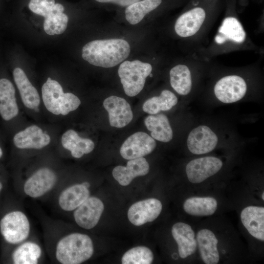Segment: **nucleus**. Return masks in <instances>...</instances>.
I'll use <instances>...</instances> for the list:
<instances>
[{"label": "nucleus", "mask_w": 264, "mask_h": 264, "mask_svg": "<svg viewBox=\"0 0 264 264\" xmlns=\"http://www.w3.org/2000/svg\"><path fill=\"white\" fill-rule=\"evenodd\" d=\"M130 51V44L123 39L94 40L83 46L82 56L93 66L110 68L125 60Z\"/></svg>", "instance_id": "1"}, {"label": "nucleus", "mask_w": 264, "mask_h": 264, "mask_svg": "<svg viewBox=\"0 0 264 264\" xmlns=\"http://www.w3.org/2000/svg\"><path fill=\"white\" fill-rule=\"evenodd\" d=\"M90 238L86 234L74 233L62 238L56 249V258L62 264H79L88 260L93 254Z\"/></svg>", "instance_id": "2"}, {"label": "nucleus", "mask_w": 264, "mask_h": 264, "mask_svg": "<svg viewBox=\"0 0 264 264\" xmlns=\"http://www.w3.org/2000/svg\"><path fill=\"white\" fill-rule=\"evenodd\" d=\"M42 98L46 109L55 115H66L80 106L79 98L70 92L64 93L61 85L48 77L42 88Z\"/></svg>", "instance_id": "3"}, {"label": "nucleus", "mask_w": 264, "mask_h": 264, "mask_svg": "<svg viewBox=\"0 0 264 264\" xmlns=\"http://www.w3.org/2000/svg\"><path fill=\"white\" fill-rule=\"evenodd\" d=\"M29 9L44 18V29L49 35H59L66 29L68 17L63 13L64 6L55 0H30Z\"/></svg>", "instance_id": "4"}, {"label": "nucleus", "mask_w": 264, "mask_h": 264, "mask_svg": "<svg viewBox=\"0 0 264 264\" xmlns=\"http://www.w3.org/2000/svg\"><path fill=\"white\" fill-rule=\"evenodd\" d=\"M151 64L139 60L125 61L119 66L118 73L126 94L137 95L143 89L146 78L151 74Z\"/></svg>", "instance_id": "5"}, {"label": "nucleus", "mask_w": 264, "mask_h": 264, "mask_svg": "<svg viewBox=\"0 0 264 264\" xmlns=\"http://www.w3.org/2000/svg\"><path fill=\"white\" fill-rule=\"evenodd\" d=\"M0 230L6 241L10 243L17 244L24 241L29 236L30 223L23 212L13 211L1 219Z\"/></svg>", "instance_id": "6"}, {"label": "nucleus", "mask_w": 264, "mask_h": 264, "mask_svg": "<svg viewBox=\"0 0 264 264\" xmlns=\"http://www.w3.org/2000/svg\"><path fill=\"white\" fill-rule=\"evenodd\" d=\"M247 90L244 80L238 75H229L220 79L214 87L217 99L224 103H232L242 99Z\"/></svg>", "instance_id": "7"}, {"label": "nucleus", "mask_w": 264, "mask_h": 264, "mask_svg": "<svg viewBox=\"0 0 264 264\" xmlns=\"http://www.w3.org/2000/svg\"><path fill=\"white\" fill-rule=\"evenodd\" d=\"M156 146L154 139L147 133L136 132L128 137L121 145L120 153L127 160L143 157L151 153Z\"/></svg>", "instance_id": "8"}, {"label": "nucleus", "mask_w": 264, "mask_h": 264, "mask_svg": "<svg viewBox=\"0 0 264 264\" xmlns=\"http://www.w3.org/2000/svg\"><path fill=\"white\" fill-rule=\"evenodd\" d=\"M222 161L214 156H205L190 161L186 166L187 177L194 184L201 183L217 174L222 167Z\"/></svg>", "instance_id": "9"}, {"label": "nucleus", "mask_w": 264, "mask_h": 264, "mask_svg": "<svg viewBox=\"0 0 264 264\" xmlns=\"http://www.w3.org/2000/svg\"><path fill=\"white\" fill-rule=\"evenodd\" d=\"M162 209V203L158 199H146L131 206L128 211V218L132 224L141 226L156 219Z\"/></svg>", "instance_id": "10"}, {"label": "nucleus", "mask_w": 264, "mask_h": 264, "mask_svg": "<svg viewBox=\"0 0 264 264\" xmlns=\"http://www.w3.org/2000/svg\"><path fill=\"white\" fill-rule=\"evenodd\" d=\"M57 179L52 170L46 167L40 168L26 180L23 186L24 192L30 197L39 198L53 188Z\"/></svg>", "instance_id": "11"}, {"label": "nucleus", "mask_w": 264, "mask_h": 264, "mask_svg": "<svg viewBox=\"0 0 264 264\" xmlns=\"http://www.w3.org/2000/svg\"><path fill=\"white\" fill-rule=\"evenodd\" d=\"M104 205L99 198L89 197L74 212L76 223L85 229H90L98 223L104 211Z\"/></svg>", "instance_id": "12"}, {"label": "nucleus", "mask_w": 264, "mask_h": 264, "mask_svg": "<svg viewBox=\"0 0 264 264\" xmlns=\"http://www.w3.org/2000/svg\"><path fill=\"white\" fill-rule=\"evenodd\" d=\"M103 106L108 113L109 122L111 127L122 128L132 120L131 107L122 97L114 95L108 97L104 100Z\"/></svg>", "instance_id": "13"}, {"label": "nucleus", "mask_w": 264, "mask_h": 264, "mask_svg": "<svg viewBox=\"0 0 264 264\" xmlns=\"http://www.w3.org/2000/svg\"><path fill=\"white\" fill-rule=\"evenodd\" d=\"M218 138L211 129L200 125L191 131L187 145L190 152L195 154H202L212 151L216 147Z\"/></svg>", "instance_id": "14"}, {"label": "nucleus", "mask_w": 264, "mask_h": 264, "mask_svg": "<svg viewBox=\"0 0 264 264\" xmlns=\"http://www.w3.org/2000/svg\"><path fill=\"white\" fill-rule=\"evenodd\" d=\"M50 142L49 135L36 125H32L17 133L13 138L15 146L22 149H41Z\"/></svg>", "instance_id": "15"}, {"label": "nucleus", "mask_w": 264, "mask_h": 264, "mask_svg": "<svg viewBox=\"0 0 264 264\" xmlns=\"http://www.w3.org/2000/svg\"><path fill=\"white\" fill-rule=\"evenodd\" d=\"M149 164L143 157L129 160L126 166H117L112 170L113 178L122 186L129 185L137 176H144L149 171Z\"/></svg>", "instance_id": "16"}, {"label": "nucleus", "mask_w": 264, "mask_h": 264, "mask_svg": "<svg viewBox=\"0 0 264 264\" xmlns=\"http://www.w3.org/2000/svg\"><path fill=\"white\" fill-rule=\"evenodd\" d=\"M205 17V12L201 7H196L185 12L176 21L175 25L176 33L183 38L193 36L200 28Z\"/></svg>", "instance_id": "17"}, {"label": "nucleus", "mask_w": 264, "mask_h": 264, "mask_svg": "<svg viewBox=\"0 0 264 264\" xmlns=\"http://www.w3.org/2000/svg\"><path fill=\"white\" fill-rule=\"evenodd\" d=\"M171 232L177 244L180 258H186L195 253L197 242L195 232L190 225L182 222L176 223L172 227Z\"/></svg>", "instance_id": "18"}, {"label": "nucleus", "mask_w": 264, "mask_h": 264, "mask_svg": "<svg viewBox=\"0 0 264 264\" xmlns=\"http://www.w3.org/2000/svg\"><path fill=\"white\" fill-rule=\"evenodd\" d=\"M241 221L249 233L261 241H264V208L248 206L241 213Z\"/></svg>", "instance_id": "19"}, {"label": "nucleus", "mask_w": 264, "mask_h": 264, "mask_svg": "<svg viewBox=\"0 0 264 264\" xmlns=\"http://www.w3.org/2000/svg\"><path fill=\"white\" fill-rule=\"evenodd\" d=\"M196 241L203 262L206 264H218L220 260L218 240L214 233L208 229H201L197 234Z\"/></svg>", "instance_id": "20"}, {"label": "nucleus", "mask_w": 264, "mask_h": 264, "mask_svg": "<svg viewBox=\"0 0 264 264\" xmlns=\"http://www.w3.org/2000/svg\"><path fill=\"white\" fill-rule=\"evenodd\" d=\"M13 77L24 106L30 109H37L40 103V97L25 72L22 69L16 67L13 71Z\"/></svg>", "instance_id": "21"}, {"label": "nucleus", "mask_w": 264, "mask_h": 264, "mask_svg": "<svg viewBox=\"0 0 264 264\" xmlns=\"http://www.w3.org/2000/svg\"><path fill=\"white\" fill-rule=\"evenodd\" d=\"M19 113L15 97V89L8 79H0V115L6 121L10 120Z\"/></svg>", "instance_id": "22"}, {"label": "nucleus", "mask_w": 264, "mask_h": 264, "mask_svg": "<svg viewBox=\"0 0 264 264\" xmlns=\"http://www.w3.org/2000/svg\"><path fill=\"white\" fill-rule=\"evenodd\" d=\"M144 124L154 139L162 142H168L172 139L173 131L165 114H150L145 118Z\"/></svg>", "instance_id": "23"}, {"label": "nucleus", "mask_w": 264, "mask_h": 264, "mask_svg": "<svg viewBox=\"0 0 264 264\" xmlns=\"http://www.w3.org/2000/svg\"><path fill=\"white\" fill-rule=\"evenodd\" d=\"M61 143L63 147L70 151L71 155L79 158L84 154L91 152L95 147L90 139L80 137L73 130H68L62 135Z\"/></svg>", "instance_id": "24"}, {"label": "nucleus", "mask_w": 264, "mask_h": 264, "mask_svg": "<svg viewBox=\"0 0 264 264\" xmlns=\"http://www.w3.org/2000/svg\"><path fill=\"white\" fill-rule=\"evenodd\" d=\"M89 197L88 188L81 184L70 186L60 195L58 203L62 209L66 211L75 210Z\"/></svg>", "instance_id": "25"}, {"label": "nucleus", "mask_w": 264, "mask_h": 264, "mask_svg": "<svg viewBox=\"0 0 264 264\" xmlns=\"http://www.w3.org/2000/svg\"><path fill=\"white\" fill-rule=\"evenodd\" d=\"M218 207L217 200L210 197H193L186 199L183 208L188 214L194 216H208L213 215Z\"/></svg>", "instance_id": "26"}, {"label": "nucleus", "mask_w": 264, "mask_h": 264, "mask_svg": "<svg viewBox=\"0 0 264 264\" xmlns=\"http://www.w3.org/2000/svg\"><path fill=\"white\" fill-rule=\"evenodd\" d=\"M220 34L216 38V42L222 44L226 40H230L237 43H242L246 38V33L242 24L235 18H225L219 28Z\"/></svg>", "instance_id": "27"}, {"label": "nucleus", "mask_w": 264, "mask_h": 264, "mask_svg": "<svg viewBox=\"0 0 264 264\" xmlns=\"http://www.w3.org/2000/svg\"><path fill=\"white\" fill-rule=\"evenodd\" d=\"M175 94L167 89L161 91L158 96H154L147 100L142 106L143 111L150 114H155L161 111L171 110L177 103Z\"/></svg>", "instance_id": "28"}, {"label": "nucleus", "mask_w": 264, "mask_h": 264, "mask_svg": "<svg viewBox=\"0 0 264 264\" xmlns=\"http://www.w3.org/2000/svg\"><path fill=\"white\" fill-rule=\"evenodd\" d=\"M170 84L173 88L179 94L186 95L192 88V78L188 67L184 65H177L170 71Z\"/></svg>", "instance_id": "29"}, {"label": "nucleus", "mask_w": 264, "mask_h": 264, "mask_svg": "<svg viewBox=\"0 0 264 264\" xmlns=\"http://www.w3.org/2000/svg\"><path fill=\"white\" fill-rule=\"evenodd\" d=\"M161 0H142L127 6L125 10V17L131 24H136L143 19L149 12L157 8Z\"/></svg>", "instance_id": "30"}, {"label": "nucleus", "mask_w": 264, "mask_h": 264, "mask_svg": "<svg viewBox=\"0 0 264 264\" xmlns=\"http://www.w3.org/2000/svg\"><path fill=\"white\" fill-rule=\"evenodd\" d=\"M42 254V249L37 243L28 242L22 243L14 251L13 263L16 264H36Z\"/></svg>", "instance_id": "31"}, {"label": "nucleus", "mask_w": 264, "mask_h": 264, "mask_svg": "<svg viewBox=\"0 0 264 264\" xmlns=\"http://www.w3.org/2000/svg\"><path fill=\"white\" fill-rule=\"evenodd\" d=\"M154 260L152 250L147 247L138 246L126 251L123 255V264H150Z\"/></svg>", "instance_id": "32"}, {"label": "nucleus", "mask_w": 264, "mask_h": 264, "mask_svg": "<svg viewBox=\"0 0 264 264\" xmlns=\"http://www.w3.org/2000/svg\"><path fill=\"white\" fill-rule=\"evenodd\" d=\"M96 1L102 2L107 3L110 2L116 4L121 6H128L132 3L139 1L140 0H95Z\"/></svg>", "instance_id": "33"}, {"label": "nucleus", "mask_w": 264, "mask_h": 264, "mask_svg": "<svg viewBox=\"0 0 264 264\" xmlns=\"http://www.w3.org/2000/svg\"><path fill=\"white\" fill-rule=\"evenodd\" d=\"M82 184L88 188L90 186V184L88 182H84Z\"/></svg>", "instance_id": "34"}, {"label": "nucleus", "mask_w": 264, "mask_h": 264, "mask_svg": "<svg viewBox=\"0 0 264 264\" xmlns=\"http://www.w3.org/2000/svg\"><path fill=\"white\" fill-rule=\"evenodd\" d=\"M2 155V151L1 149L0 148V158L1 157Z\"/></svg>", "instance_id": "35"}, {"label": "nucleus", "mask_w": 264, "mask_h": 264, "mask_svg": "<svg viewBox=\"0 0 264 264\" xmlns=\"http://www.w3.org/2000/svg\"><path fill=\"white\" fill-rule=\"evenodd\" d=\"M262 198L263 199V200H264V192H263L262 194Z\"/></svg>", "instance_id": "36"}, {"label": "nucleus", "mask_w": 264, "mask_h": 264, "mask_svg": "<svg viewBox=\"0 0 264 264\" xmlns=\"http://www.w3.org/2000/svg\"><path fill=\"white\" fill-rule=\"evenodd\" d=\"M2 184H1V182H0V192L1 190V189H2Z\"/></svg>", "instance_id": "37"}]
</instances>
